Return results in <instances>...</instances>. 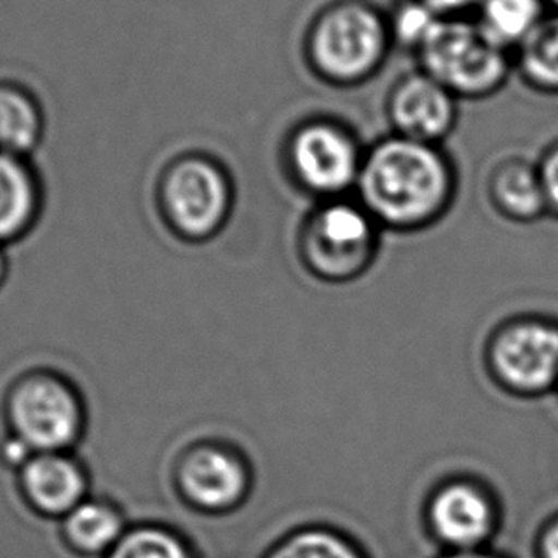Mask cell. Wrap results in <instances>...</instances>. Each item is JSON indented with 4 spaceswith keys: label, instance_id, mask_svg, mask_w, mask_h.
<instances>
[{
    "label": "cell",
    "instance_id": "603a6c76",
    "mask_svg": "<svg viewBox=\"0 0 558 558\" xmlns=\"http://www.w3.org/2000/svg\"><path fill=\"white\" fill-rule=\"evenodd\" d=\"M534 558H558V511L537 527L534 537Z\"/></svg>",
    "mask_w": 558,
    "mask_h": 558
},
{
    "label": "cell",
    "instance_id": "30bf717a",
    "mask_svg": "<svg viewBox=\"0 0 558 558\" xmlns=\"http://www.w3.org/2000/svg\"><path fill=\"white\" fill-rule=\"evenodd\" d=\"M179 486L195 509L235 511L253 488V471L240 451L225 444H202L187 451L179 469Z\"/></svg>",
    "mask_w": 558,
    "mask_h": 558
},
{
    "label": "cell",
    "instance_id": "52a82bcc",
    "mask_svg": "<svg viewBox=\"0 0 558 558\" xmlns=\"http://www.w3.org/2000/svg\"><path fill=\"white\" fill-rule=\"evenodd\" d=\"M12 436L33 451H68L83 433L77 390L52 373L17 380L7 403Z\"/></svg>",
    "mask_w": 558,
    "mask_h": 558
},
{
    "label": "cell",
    "instance_id": "5b68a950",
    "mask_svg": "<svg viewBox=\"0 0 558 558\" xmlns=\"http://www.w3.org/2000/svg\"><path fill=\"white\" fill-rule=\"evenodd\" d=\"M421 71L456 98L497 93L511 71V54L476 20L440 17L417 50Z\"/></svg>",
    "mask_w": 558,
    "mask_h": 558
},
{
    "label": "cell",
    "instance_id": "9a60e30c",
    "mask_svg": "<svg viewBox=\"0 0 558 558\" xmlns=\"http://www.w3.org/2000/svg\"><path fill=\"white\" fill-rule=\"evenodd\" d=\"M126 534L123 512L104 499H88L63 519V535L81 555H104Z\"/></svg>",
    "mask_w": 558,
    "mask_h": 558
},
{
    "label": "cell",
    "instance_id": "d6986e66",
    "mask_svg": "<svg viewBox=\"0 0 558 558\" xmlns=\"http://www.w3.org/2000/svg\"><path fill=\"white\" fill-rule=\"evenodd\" d=\"M514 62L526 85L542 93H558V14L545 16L520 43Z\"/></svg>",
    "mask_w": 558,
    "mask_h": 558
},
{
    "label": "cell",
    "instance_id": "4316f807",
    "mask_svg": "<svg viewBox=\"0 0 558 558\" xmlns=\"http://www.w3.org/2000/svg\"><path fill=\"white\" fill-rule=\"evenodd\" d=\"M547 7H553L555 14H558V0H547Z\"/></svg>",
    "mask_w": 558,
    "mask_h": 558
},
{
    "label": "cell",
    "instance_id": "277c9868",
    "mask_svg": "<svg viewBox=\"0 0 558 558\" xmlns=\"http://www.w3.org/2000/svg\"><path fill=\"white\" fill-rule=\"evenodd\" d=\"M482 364L497 390L517 400L558 392V319L519 314L492 329Z\"/></svg>",
    "mask_w": 558,
    "mask_h": 558
},
{
    "label": "cell",
    "instance_id": "8992f818",
    "mask_svg": "<svg viewBox=\"0 0 558 558\" xmlns=\"http://www.w3.org/2000/svg\"><path fill=\"white\" fill-rule=\"evenodd\" d=\"M423 524L442 553L489 549L504 524V507L488 482L453 474L428 492Z\"/></svg>",
    "mask_w": 558,
    "mask_h": 558
},
{
    "label": "cell",
    "instance_id": "3957f363",
    "mask_svg": "<svg viewBox=\"0 0 558 558\" xmlns=\"http://www.w3.org/2000/svg\"><path fill=\"white\" fill-rule=\"evenodd\" d=\"M390 43V25L379 10L364 0H339L312 22L306 56L327 83L357 85L379 70Z\"/></svg>",
    "mask_w": 558,
    "mask_h": 558
},
{
    "label": "cell",
    "instance_id": "ba28073f",
    "mask_svg": "<svg viewBox=\"0 0 558 558\" xmlns=\"http://www.w3.org/2000/svg\"><path fill=\"white\" fill-rule=\"evenodd\" d=\"M364 157L356 136L329 119H311L296 126L289 138L291 174L299 186L324 202L357 186Z\"/></svg>",
    "mask_w": 558,
    "mask_h": 558
},
{
    "label": "cell",
    "instance_id": "4fadbf2b",
    "mask_svg": "<svg viewBox=\"0 0 558 558\" xmlns=\"http://www.w3.org/2000/svg\"><path fill=\"white\" fill-rule=\"evenodd\" d=\"M489 197L505 218L512 222H535L547 209L537 165L526 159H505L489 177Z\"/></svg>",
    "mask_w": 558,
    "mask_h": 558
},
{
    "label": "cell",
    "instance_id": "6da1fadb",
    "mask_svg": "<svg viewBox=\"0 0 558 558\" xmlns=\"http://www.w3.org/2000/svg\"><path fill=\"white\" fill-rule=\"evenodd\" d=\"M356 187L360 203L383 230L418 232L450 209L456 174L435 144L395 134L365 154Z\"/></svg>",
    "mask_w": 558,
    "mask_h": 558
},
{
    "label": "cell",
    "instance_id": "7402d4cb",
    "mask_svg": "<svg viewBox=\"0 0 558 558\" xmlns=\"http://www.w3.org/2000/svg\"><path fill=\"white\" fill-rule=\"evenodd\" d=\"M539 177H542L543 192L547 199V209L550 215L558 217V142L547 149V154L537 165Z\"/></svg>",
    "mask_w": 558,
    "mask_h": 558
},
{
    "label": "cell",
    "instance_id": "2e32d148",
    "mask_svg": "<svg viewBox=\"0 0 558 558\" xmlns=\"http://www.w3.org/2000/svg\"><path fill=\"white\" fill-rule=\"evenodd\" d=\"M263 558H372L354 535L331 524H301L271 543Z\"/></svg>",
    "mask_w": 558,
    "mask_h": 558
},
{
    "label": "cell",
    "instance_id": "ffe728a7",
    "mask_svg": "<svg viewBox=\"0 0 558 558\" xmlns=\"http://www.w3.org/2000/svg\"><path fill=\"white\" fill-rule=\"evenodd\" d=\"M108 558H194L186 542L171 530L157 526L134 527L109 550Z\"/></svg>",
    "mask_w": 558,
    "mask_h": 558
},
{
    "label": "cell",
    "instance_id": "cb8c5ba5",
    "mask_svg": "<svg viewBox=\"0 0 558 558\" xmlns=\"http://www.w3.org/2000/svg\"><path fill=\"white\" fill-rule=\"evenodd\" d=\"M440 17H463L469 10H478L482 0H418Z\"/></svg>",
    "mask_w": 558,
    "mask_h": 558
},
{
    "label": "cell",
    "instance_id": "7c38bea8",
    "mask_svg": "<svg viewBox=\"0 0 558 558\" xmlns=\"http://www.w3.org/2000/svg\"><path fill=\"white\" fill-rule=\"evenodd\" d=\"M25 501L47 517L65 519L85 501L88 476L85 466L68 451H40L20 469Z\"/></svg>",
    "mask_w": 558,
    "mask_h": 558
},
{
    "label": "cell",
    "instance_id": "44dd1931",
    "mask_svg": "<svg viewBox=\"0 0 558 558\" xmlns=\"http://www.w3.org/2000/svg\"><path fill=\"white\" fill-rule=\"evenodd\" d=\"M438 20L440 16H436L435 12L427 9L423 2L408 0L396 9L395 16L388 17V25H390L392 40L400 43L403 47L413 48L417 52Z\"/></svg>",
    "mask_w": 558,
    "mask_h": 558
},
{
    "label": "cell",
    "instance_id": "e0dca14e",
    "mask_svg": "<svg viewBox=\"0 0 558 558\" xmlns=\"http://www.w3.org/2000/svg\"><path fill=\"white\" fill-rule=\"evenodd\" d=\"M43 113L32 94L14 85H0V151L24 157L39 146Z\"/></svg>",
    "mask_w": 558,
    "mask_h": 558
},
{
    "label": "cell",
    "instance_id": "ac0fdd59",
    "mask_svg": "<svg viewBox=\"0 0 558 558\" xmlns=\"http://www.w3.org/2000/svg\"><path fill=\"white\" fill-rule=\"evenodd\" d=\"M547 0H482L478 24L492 39L511 50L545 20Z\"/></svg>",
    "mask_w": 558,
    "mask_h": 558
},
{
    "label": "cell",
    "instance_id": "8fae6325",
    "mask_svg": "<svg viewBox=\"0 0 558 558\" xmlns=\"http://www.w3.org/2000/svg\"><path fill=\"white\" fill-rule=\"evenodd\" d=\"M396 136L438 146L456 126L458 98L425 71L400 78L388 94Z\"/></svg>",
    "mask_w": 558,
    "mask_h": 558
},
{
    "label": "cell",
    "instance_id": "484cf974",
    "mask_svg": "<svg viewBox=\"0 0 558 558\" xmlns=\"http://www.w3.org/2000/svg\"><path fill=\"white\" fill-rule=\"evenodd\" d=\"M7 271H9V264H7V256L2 255V251H0V286H2V281L7 279Z\"/></svg>",
    "mask_w": 558,
    "mask_h": 558
},
{
    "label": "cell",
    "instance_id": "d4e9b609",
    "mask_svg": "<svg viewBox=\"0 0 558 558\" xmlns=\"http://www.w3.org/2000/svg\"><path fill=\"white\" fill-rule=\"evenodd\" d=\"M436 558H511L507 555H501L497 550L478 549V550H459V553H440Z\"/></svg>",
    "mask_w": 558,
    "mask_h": 558
},
{
    "label": "cell",
    "instance_id": "5bb4252c",
    "mask_svg": "<svg viewBox=\"0 0 558 558\" xmlns=\"http://www.w3.org/2000/svg\"><path fill=\"white\" fill-rule=\"evenodd\" d=\"M40 190L24 157L0 151V243L29 230L39 210Z\"/></svg>",
    "mask_w": 558,
    "mask_h": 558
},
{
    "label": "cell",
    "instance_id": "7a4b0ae2",
    "mask_svg": "<svg viewBox=\"0 0 558 558\" xmlns=\"http://www.w3.org/2000/svg\"><path fill=\"white\" fill-rule=\"evenodd\" d=\"M380 230L362 203L326 199L299 230V263L319 283L349 286L372 270L379 255Z\"/></svg>",
    "mask_w": 558,
    "mask_h": 558
},
{
    "label": "cell",
    "instance_id": "9c48e42d",
    "mask_svg": "<svg viewBox=\"0 0 558 558\" xmlns=\"http://www.w3.org/2000/svg\"><path fill=\"white\" fill-rule=\"evenodd\" d=\"M161 202L179 233L205 240L225 225L232 190L217 163L205 157H184L165 172Z\"/></svg>",
    "mask_w": 558,
    "mask_h": 558
}]
</instances>
